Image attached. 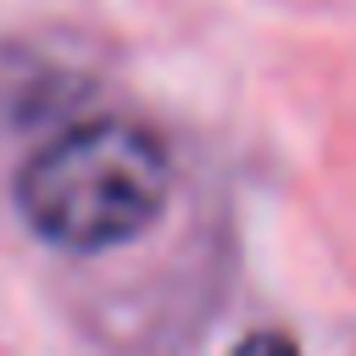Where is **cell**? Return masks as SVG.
<instances>
[{
	"label": "cell",
	"mask_w": 356,
	"mask_h": 356,
	"mask_svg": "<svg viewBox=\"0 0 356 356\" xmlns=\"http://www.w3.org/2000/svg\"><path fill=\"white\" fill-rule=\"evenodd\" d=\"M11 200L44 245L100 256L161 222L172 200V150L139 117H72L17 167Z\"/></svg>",
	"instance_id": "6da1fadb"
},
{
	"label": "cell",
	"mask_w": 356,
	"mask_h": 356,
	"mask_svg": "<svg viewBox=\"0 0 356 356\" xmlns=\"http://www.w3.org/2000/svg\"><path fill=\"white\" fill-rule=\"evenodd\" d=\"M228 356H300V345H295L289 334H278V328H256V334H245Z\"/></svg>",
	"instance_id": "7a4b0ae2"
}]
</instances>
